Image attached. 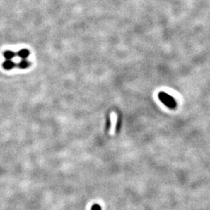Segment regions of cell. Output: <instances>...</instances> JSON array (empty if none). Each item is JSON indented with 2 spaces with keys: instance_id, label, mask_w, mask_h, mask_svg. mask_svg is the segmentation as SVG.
Here are the masks:
<instances>
[{
  "instance_id": "cell-1",
  "label": "cell",
  "mask_w": 210,
  "mask_h": 210,
  "mask_svg": "<svg viewBox=\"0 0 210 210\" xmlns=\"http://www.w3.org/2000/svg\"><path fill=\"white\" fill-rule=\"evenodd\" d=\"M16 66L15 62L12 61V60H6V61L2 63V67L6 70H11Z\"/></svg>"
},
{
  "instance_id": "cell-2",
  "label": "cell",
  "mask_w": 210,
  "mask_h": 210,
  "mask_svg": "<svg viewBox=\"0 0 210 210\" xmlns=\"http://www.w3.org/2000/svg\"><path fill=\"white\" fill-rule=\"evenodd\" d=\"M117 116L115 112H112L111 114V131H115L116 127V122H117Z\"/></svg>"
},
{
  "instance_id": "cell-3",
  "label": "cell",
  "mask_w": 210,
  "mask_h": 210,
  "mask_svg": "<svg viewBox=\"0 0 210 210\" xmlns=\"http://www.w3.org/2000/svg\"><path fill=\"white\" fill-rule=\"evenodd\" d=\"M17 55H18L21 59H27V58L28 56H29V54H30V52L28 51L27 49H21L17 53Z\"/></svg>"
},
{
  "instance_id": "cell-4",
  "label": "cell",
  "mask_w": 210,
  "mask_h": 210,
  "mask_svg": "<svg viewBox=\"0 0 210 210\" xmlns=\"http://www.w3.org/2000/svg\"><path fill=\"white\" fill-rule=\"evenodd\" d=\"M30 62L27 61V59H22L18 64H16V66L18 68L21 69H27L30 66Z\"/></svg>"
},
{
  "instance_id": "cell-5",
  "label": "cell",
  "mask_w": 210,
  "mask_h": 210,
  "mask_svg": "<svg viewBox=\"0 0 210 210\" xmlns=\"http://www.w3.org/2000/svg\"><path fill=\"white\" fill-rule=\"evenodd\" d=\"M3 56L6 60H11L16 56V53L11 52V51H6L3 52Z\"/></svg>"
},
{
  "instance_id": "cell-6",
  "label": "cell",
  "mask_w": 210,
  "mask_h": 210,
  "mask_svg": "<svg viewBox=\"0 0 210 210\" xmlns=\"http://www.w3.org/2000/svg\"><path fill=\"white\" fill-rule=\"evenodd\" d=\"M91 210H102V209H101V206H100L99 204L96 203L92 206V207H91Z\"/></svg>"
}]
</instances>
